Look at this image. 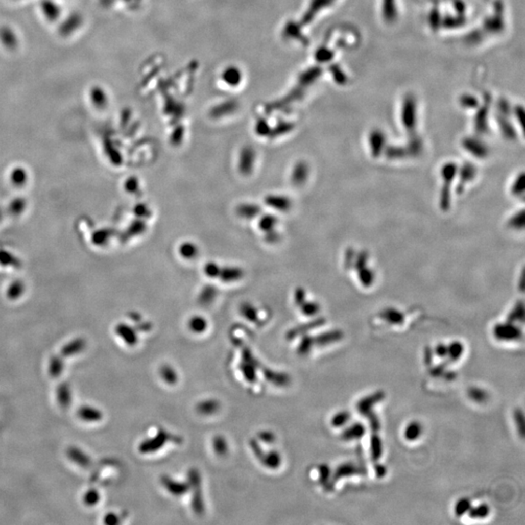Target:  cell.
<instances>
[{"mask_svg": "<svg viewBox=\"0 0 525 525\" xmlns=\"http://www.w3.org/2000/svg\"><path fill=\"white\" fill-rule=\"evenodd\" d=\"M493 336L500 342H515L522 338V332L515 323L508 321L495 325Z\"/></svg>", "mask_w": 525, "mask_h": 525, "instance_id": "6da1fadb", "label": "cell"}, {"mask_svg": "<svg viewBox=\"0 0 525 525\" xmlns=\"http://www.w3.org/2000/svg\"><path fill=\"white\" fill-rule=\"evenodd\" d=\"M171 439H176V437L169 434L165 431L161 430L155 437L150 438L146 441H143L139 445V451L141 454H149V452H155L158 449L162 448V445L165 444Z\"/></svg>", "mask_w": 525, "mask_h": 525, "instance_id": "7a4b0ae2", "label": "cell"}, {"mask_svg": "<svg viewBox=\"0 0 525 525\" xmlns=\"http://www.w3.org/2000/svg\"><path fill=\"white\" fill-rule=\"evenodd\" d=\"M384 398H385V393L384 391H376L374 393L364 397L357 403V405H356L358 413L361 415H364L365 417H367L368 415L374 413L373 409H374V405L380 403Z\"/></svg>", "mask_w": 525, "mask_h": 525, "instance_id": "3957f363", "label": "cell"}, {"mask_svg": "<svg viewBox=\"0 0 525 525\" xmlns=\"http://www.w3.org/2000/svg\"><path fill=\"white\" fill-rule=\"evenodd\" d=\"M256 162V153L251 147H244L241 155H240V161H238V171L244 175H250L254 170V165Z\"/></svg>", "mask_w": 525, "mask_h": 525, "instance_id": "277c9868", "label": "cell"}, {"mask_svg": "<svg viewBox=\"0 0 525 525\" xmlns=\"http://www.w3.org/2000/svg\"><path fill=\"white\" fill-rule=\"evenodd\" d=\"M366 474V470L362 468V467H359L357 465L353 464V463H344V464H341L340 466H338V468L336 469V471L333 472V475H332V485H333L335 482H337L338 480H341L343 478H347V476H352V475H365Z\"/></svg>", "mask_w": 525, "mask_h": 525, "instance_id": "5b68a950", "label": "cell"}, {"mask_svg": "<svg viewBox=\"0 0 525 525\" xmlns=\"http://www.w3.org/2000/svg\"><path fill=\"white\" fill-rule=\"evenodd\" d=\"M265 203L278 211H288L292 207L290 198L283 195H269L265 198Z\"/></svg>", "mask_w": 525, "mask_h": 525, "instance_id": "8992f818", "label": "cell"}, {"mask_svg": "<svg viewBox=\"0 0 525 525\" xmlns=\"http://www.w3.org/2000/svg\"><path fill=\"white\" fill-rule=\"evenodd\" d=\"M190 479L193 483L195 488V496L193 499V508L194 511L198 514H201L203 512V503H202V493H201V480H200V473H198L197 470H190Z\"/></svg>", "mask_w": 525, "mask_h": 525, "instance_id": "52a82bcc", "label": "cell"}, {"mask_svg": "<svg viewBox=\"0 0 525 525\" xmlns=\"http://www.w3.org/2000/svg\"><path fill=\"white\" fill-rule=\"evenodd\" d=\"M309 174V168L307 163L304 162H297L294 165L293 171L291 172V182L294 186L300 187L303 185Z\"/></svg>", "mask_w": 525, "mask_h": 525, "instance_id": "ba28073f", "label": "cell"}, {"mask_svg": "<svg viewBox=\"0 0 525 525\" xmlns=\"http://www.w3.org/2000/svg\"><path fill=\"white\" fill-rule=\"evenodd\" d=\"M366 432H367V428L365 425L360 422H355L353 424L347 426L344 429L342 433V439L346 442L357 441V440L362 439L366 435Z\"/></svg>", "mask_w": 525, "mask_h": 525, "instance_id": "9c48e42d", "label": "cell"}, {"mask_svg": "<svg viewBox=\"0 0 525 525\" xmlns=\"http://www.w3.org/2000/svg\"><path fill=\"white\" fill-rule=\"evenodd\" d=\"M244 272L237 267H223L220 269L218 278L223 282L231 283L243 279Z\"/></svg>", "mask_w": 525, "mask_h": 525, "instance_id": "30bf717a", "label": "cell"}, {"mask_svg": "<svg viewBox=\"0 0 525 525\" xmlns=\"http://www.w3.org/2000/svg\"><path fill=\"white\" fill-rule=\"evenodd\" d=\"M162 485L173 496H181L184 493H186L189 489V486L187 484L173 481L172 478H170L168 475L162 476Z\"/></svg>", "mask_w": 525, "mask_h": 525, "instance_id": "8fae6325", "label": "cell"}, {"mask_svg": "<svg viewBox=\"0 0 525 525\" xmlns=\"http://www.w3.org/2000/svg\"><path fill=\"white\" fill-rule=\"evenodd\" d=\"M262 211L261 207L256 203H241L237 205L235 212L236 215L242 217L243 219H253L256 218Z\"/></svg>", "mask_w": 525, "mask_h": 525, "instance_id": "7c38bea8", "label": "cell"}, {"mask_svg": "<svg viewBox=\"0 0 525 525\" xmlns=\"http://www.w3.org/2000/svg\"><path fill=\"white\" fill-rule=\"evenodd\" d=\"M344 338V333L339 330L330 331L326 333H320L316 337H313L314 345H327V344H333L339 341H341Z\"/></svg>", "mask_w": 525, "mask_h": 525, "instance_id": "4fadbf2b", "label": "cell"}, {"mask_svg": "<svg viewBox=\"0 0 525 525\" xmlns=\"http://www.w3.org/2000/svg\"><path fill=\"white\" fill-rule=\"evenodd\" d=\"M423 433V427L418 421H411L404 429V438L408 442L417 441Z\"/></svg>", "mask_w": 525, "mask_h": 525, "instance_id": "5bb4252c", "label": "cell"}, {"mask_svg": "<svg viewBox=\"0 0 525 525\" xmlns=\"http://www.w3.org/2000/svg\"><path fill=\"white\" fill-rule=\"evenodd\" d=\"M67 456L75 464L83 468H89L91 465V458L77 447H70L67 450Z\"/></svg>", "mask_w": 525, "mask_h": 525, "instance_id": "9a60e30c", "label": "cell"}, {"mask_svg": "<svg viewBox=\"0 0 525 525\" xmlns=\"http://www.w3.org/2000/svg\"><path fill=\"white\" fill-rule=\"evenodd\" d=\"M323 318H318V319H315L309 323L304 324V325H301V326H297L295 327L292 330H290L287 335H286V338L288 340H294L295 338H297L298 336L300 335H303V333L308 332V330H312L314 328H317L319 326H321L322 324H324Z\"/></svg>", "mask_w": 525, "mask_h": 525, "instance_id": "2e32d148", "label": "cell"}, {"mask_svg": "<svg viewBox=\"0 0 525 525\" xmlns=\"http://www.w3.org/2000/svg\"><path fill=\"white\" fill-rule=\"evenodd\" d=\"M116 333L121 338L122 340L129 345H134L137 343V335L134 330L125 324H120L116 327Z\"/></svg>", "mask_w": 525, "mask_h": 525, "instance_id": "e0dca14e", "label": "cell"}, {"mask_svg": "<svg viewBox=\"0 0 525 525\" xmlns=\"http://www.w3.org/2000/svg\"><path fill=\"white\" fill-rule=\"evenodd\" d=\"M78 416L80 419L87 422H97L101 421L102 419V414L100 410L88 405L82 407L79 409Z\"/></svg>", "mask_w": 525, "mask_h": 525, "instance_id": "ac0fdd59", "label": "cell"}, {"mask_svg": "<svg viewBox=\"0 0 525 525\" xmlns=\"http://www.w3.org/2000/svg\"><path fill=\"white\" fill-rule=\"evenodd\" d=\"M57 399L58 403L62 409H67L71 404V390L67 384H61L57 388Z\"/></svg>", "mask_w": 525, "mask_h": 525, "instance_id": "d6986e66", "label": "cell"}, {"mask_svg": "<svg viewBox=\"0 0 525 525\" xmlns=\"http://www.w3.org/2000/svg\"><path fill=\"white\" fill-rule=\"evenodd\" d=\"M86 347V342L83 339H77L63 346L61 349V355L63 357H70L80 353Z\"/></svg>", "mask_w": 525, "mask_h": 525, "instance_id": "ffe728a7", "label": "cell"}, {"mask_svg": "<svg viewBox=\"0 0 525 525\" xmlns=\"http://www.w3.org/2000/svg\"><path fill=\"white\" fill-rule=\"evenodd\" d=\"M379 316L386 322L393 325H401L404 320V314L395 308L384 309Z\"/></svg>", "mask_w": 525, "mask_h": 525, "instance_id": "44dd1931", "label": "cell"}, {"mask_svg": "<svg viewBox=\"0 0 525 525\" xmlns=\"http://www.w3.org/2000/svg\"><path fill=\"white\" fill-rule=\"evenodd\" d=\"M264 466L270 469H277L281 465V456L277 451H270L269 454H262V457L259 459Z\"/></svg>", "mask_w": 525, "mask_h": 525, "instance_id": "7402d4cb", "label": "cell"}, {"mask_svg": "<svg viewBox=\"0 0 525 525\" xmlns=\"http://www.w3.org/2000/svg\"><path fill=\"white\" fill-rule=\"evenodd\" d=\"M383 452H384V445H383L381 438L376 433H374L371 438V457H372L373 461L377 462L381 458Z\"/></svg>", "mask_w": 525, "mask_h": 525, "instance_id": "603a6c76", "label": "cell"}, {"mask_svg": "<svg viewBox=\"0 0 525 525\" xmlns=\"http://www.w3.org/2000/svg\"><path fill=\"white\" fill-rule=\"evenodd\" d=\"M217 288L212 285H206L202 288L200 296L198 298V302L202 305H207L212 303L217 296Z\"/></svg>", "mask_w": 525, "mask_h": 525, "instance_id": "cb8c5ba5", "label": "cell"}, {"mask_svg": "<svg viewBox=\"0 0 525 525\" xmlns=\"http://www.w3.org/2000/svg\"><path fill=\"white\" fill-rule=\"evenodd\" d=\"M464 344L459 341L451 342L450 344H447V357L449 361L456 362L458 361L462 355L464 353Z\"/></svg>", "mask_w": 525, "mask_h": 525, "instance_id": "d4e9b609", "label": "cell"}, {"mask_svg": "<svg viewBox=\"0 0 525 525\" xmlns=\"http://www.w3.org/2000/svg\"><path fill=\"white\" fill-rule=\"evenodd\" d=\"M241 314L247 321L252 323L259 324V313L258 309L251 303H243L240 307Z\"/></svg>", "mask_w": 525, "mask_h": 525, "instance_id": "484cf974", "label": "cell"}, {"mask_svg": "<svg viewBox=\"0 0 525 525\" xmlns=\"http://www.w3.org/2000/svg\"><path fill=\"white\" fill-rule=\"evenodd\" d=\"M178 250H179L180 256L187 260L196 258L199 254V247L191 242H185V243H181Z\"/></svg>", "mask_w": 525, "mask_h": 525, "instance_id": "4316f807", "label": "cell"}, {"mask_svg": "<svg viewBox=\"0 0 525 525\" xmlns=\"http://www.w3.org/2000/svg\"><path fill=\"white\" fill-rule=\"evenodd\" d=\"M490 507L487 504H480L475 507L472 506L468 512V515L472 519H485L490 515Z\"/></svg>", "mask_w": 525, "mask_h": 525, "instance_id": "83f0119b", "label": "cell"}, {"mask_svg": "<svg viewBox=\"0 0 525 525\" xmlns=\"http://www.w3.org/2000/svg\"><path fill=\"white\" fill-rule=\"evenodd\" d=\"M220 404L216 400H206L197 404V411L199 414L209 415L215 414L219 410Z\"/></svg>", "mask_w": 525, "mask_h": 525, "instance_id": "f1b7e54d", "label": "cell"}, {"mask_svg": "<svg viewBox=\"0 0 525 525\" xmlns=\"http://www.w3.org/2000/svg\"><path fill=\"white\" fill-rule=\"evenodd\" d=\"M189 329L195 333H202L207 329V321L202 316H193L188 322Z\"/></svg>", "mask_w": 525, "mask_h": 525, "instance_id": "f546056e", "label": "cell"}, {"mask_svg": "<svg viewBox=\"0 0 525 525\" xmlns=\"http://www.w3.org/2000/svg\"><path fill=\"white\" fill-rule=\"evenodd\" d=\"M351 420V414L347 411H341L333 415L331 418V425L333 428H343Z\"/></svg>", "mask_w": 525, "mask_h": 525, "instance_id": "4dcf8cb0", "label": "cell"}, {"mask_svg": "<svg viewBox=\"0 0 525 525\" xmlns=\"http://www.w3.org/2000/svg\"><path fill=\"white\" fill-rule=\"evenodd\" d=\"M468 397L476 404H484L488 399V393L479 387H471L468 389Z\"/></svg>", "mask_w": 525, "mask_h": 525, "instance_id": "1f68e13d", "label": "cell"}, {"mask_svg": "<svg viewBox=\"0 0 525 525\" xmlns=\"http://www.w3.org/2000/svg\"><path fill=\"white\" fill-rule=\"evenodd\" d=\"M63 371V362L62 359L59 356H54L50 359L49 362V374L52 377L57 378L62 374Z\"/></svg>", "mask_w": 525, "mask_h": 525, "instance_id": "d6a6232c", "label": "cell"}, {"mask_svg": "<svg viewBox=\"0 0 525 525\" xmlns=\"http://www.w3.org/2000/svg\"><path fill=\"white\" fill-rule=\"evenodd\" d=\"M160 374L162 376V380L164 383L169 384H174L177 383L178 380V375L177 373L174 371V369H172L171 366L169 365H164L161 368V371H160Z\"/></svg>", "mask_w": 525, "mask_h": 525, "instance_id": "836d02e7", "label": "cell"}, {"mask_svg": "<svg viewBox=\"0 0 525 525\" xmlns=\"http://www.w3.org/2000/svg\"><path fill=\"white\" fill-rule=\"evenodd\" d=\"M471 507H472V501L467 497H462V498L458 499L455 503V514L457 516L467 515L469 510L471 509Z\"/></svg>", "mask_w": 525, "mask_h": 525, "instance_id": "e575fe53", "label": "cell"}, {"mask_svg": "<svg viewBox=\"0 0 525 525\" xmlns=\"http://www.w3.org/2000/svg\"><path fill=\"white\" fill-rule=\"evenodd\" d=\"M276 224H277V218L273 215L268 214V215H264L262 217H261L260 222H259V228L262 230V232H270L275 229Z\"/></svg>", "mask_w": 525, "mask_h": 525, "instance_id": "d590c367", "label": "cell"}, {"mask_svg": "<svg viewBox=\"0 0 525 525\" xmlns=\"http://www.w3.org/2000/svg\"><path fill=\"white\" fill-rule=\"evenodd\" d=\"M523 318H524L523 303H516V305L514 307V309L512 311V313H510L509 316H508V321L512 322V323H515V322H518V321L522 322Z\"/></svg>", "mask_w": 525, "mask_h": 525, "instance_id": "8d00e7d4", "label": "cell"}, {"mask_svg": "<svg viewBox=\"0 0 525 525\" xmlns=\"http://www.w3.org/2000/svg\"><path fill=\"white\" fill-rule=\"evenodd\" d=\"M265 375H266V377H267L270 381H272V383L275 384H280V385H282V386L283 384H284V385H286V384H288V383L290 381L289 376H288L286 374L274 373V372H272V371L267 370V372L265 373Z\"/></svg>", "mask_w": 525, "mask_h": 525, "instance_id": "74e56055", "label": "cell"}, {"mask_svg": "<svg viewBox=\"0 0 525 525\" xmlns=\"http://www.w3.org/2000/svg\"><path fill=\"white\" fill-rule=\"evenodd\" d=\"M319 474V483L323 485L329 486L332 480V471L327 464L320 465L318 468Z\"/></svg>", "mask_w": 525, "mask_h": 525, "instance_id": "f35d334b", "label": "cell"}, {"mask_svg": "<svg viewBox=\"0 0 525 525\" xmlns=\"http://www.w3.org/2000/svg\"><path fill=\"white\" fill-rule=\"evenodd\" d=\"M313 346H314L313 337L304 336L301 341V344H299L298 353L300 355H307L313 349Z\"/></svg>", "mask_w": 525, "mask_h": 525, "instance_id": "ab89813d", "label": "cell"}, {"mask_svg": "<svg viewBox=\"0 0 525 525\" xmlns=\"http://www.w3.org/2000/svg\"><path fill=\"white\" fill-rule=\"evenodd\" d=\"M301 311L305 316H314L317 315L320 312V305L316 302H304L300 305Z\"/></svg>", "mask_w": 525, "mask_h": 525, "instance_id": "60d3db41", "label": "cell"}, {"mask_svg": "<svg viewBox=\"0 0 525 525\" xmlns=\"http://www.w3.org/2000/svg\"><path fill=\"white\" fill-rule=\"evenodd\" d=\"M213 448L217 455H226L228 451V444H227L226 440L221 436L215 437L213 439Z\"/></svg>", "mask_w": 525, "mask_h": 525, "instance_id": "b9f144b4", "label": "cell"}, {"mask_svg": "<svg viewBox=\"0 0 525 525\" xmlns=\"http://www.w3.org/2000/svg\"><path fill=\"white\" fill-rule=\"evenodd\" d=\"M220 269H221V267L218 264L208 262L204 265L203 272L205 273V275L208 276L209 278H217L220 273Z\"/></svg>", "mask_w": 525, "mask_h": 525, "instance_id": "7bdbcfd3", "label": "cell"}, {"mask_svg": "<svg viewBox=\"0 0 525 525\" xmlns=\"http://www.w3.org/2000/svg\"><path fill=\"white\" fill-rule=\"evenodd\" d=\"M100 492L96 489H90L84 495V503L87 506L97 505L100 501Z\"/></svg>", "mask_w": 525, "mask_h": 525, "instance_id": "ee69618b", "label": "cell"}, {"mask_svg": "<svg viewBox=\"0 0 525 525\" xmlns=\"http://www.w3.org/2000/svg\"><path fill=\"white\" fill-rule=\"evenodd\" d=\"M515 425L517 427L518 433L523 438L524 437V415L521 410L516 409L514 413Z\"/></svg>", "mask_w": 525, "mask_h": 525, "instance_id": "f6af8a7d", "label": "cell"}, {"mask_svg": "<svg viewBox=\"0 0 525 525\" xmlns=\"http://www.w3.org/2000/svg\"><path fill=\"white\" fill-rule=\"evenodd\" d=\"M367 418L369 419V422H370V426H371L372 431H373L374 433L378 432V431H379V429H380V427H381L378 416H377L376 414H374V413H372L370 415H368V416H367Z\"/></svg>", "mask_w": 525, "mask_h": 525, "instance_id": "bcb514c9", "label": "cell"}, {"mask_svg": "<svg viewBox=\"0 0 525 525\" xmlns=\"http://www.w3.org/2000/svg\"><path fill=\"white\" fill-rule=\"evenodd\" d=\"M359 275H360L359 277L361 279V282L366 286H370L371 283L373 282V280H374V274L371 271H361Z\"/></svg>", "mask_w": 525, "mask_h": 525, "instance_id": "7dc6e473", "label": "cell"}, {"mask_svg": "<svg viewBox=\"0 0 525 525\" xmlns=\"http://www.w3.org/2000/svg\"><path fill=\"white\" fill-rule=\"evenodd\" d=\"M437 357L441 358V359H444L447 357V344H438L435 347L434 351H433Z\"/></svg>", "mask_w": 525, "mask_h": 525, "instance_id": "c3c4849f", "label": "cell"}, {"mask_svg": "<svg viewBox=\"0 0 525 525\" xmlns=\"http://www.w3.org/2000/svg\"><path fill=\"white\" fill-rule=\"evenodd\" d=\"M304 302H305V291L303 290V288L300 287L295 291V303L298 306H300Z\"/></svg>", "mask_w": 525, "mask_h": 525, "instance_id": "681fc988", "label": "cell"}, {"mask_svg": "<svg viewBox=\"0 0 525 525\" xmlns=\"http://www.w3.org/2000/svg\"><path fill=\"white\" fill-rule=\"evenodd\" d=\"M279 238H280V235L275 230L266 232V235H265L266 242L269 243H277L279 241Z\"/></svg>", "mask_w": 525, "mask_h": 525, "instance_id": "f907efd6", "label": "cell"}, {"mask_svg": "<svg viewBox=\"0 0 525 525\" xmlns=\"http://www.w3.org/2000/svg\"><path fill=\"white\" fill-rule=\"evenodd\" d=\"M523 189H524V176L521 174L517 180L515 182V187H514V192L515 194H517V196L519 194H522L523 193Z\"/></svg>", "mask_w": 525, "mask_h": 525, "instance_id": "816d5d0a", "label": "cell"}, {"mask_svg": "<svg viewBox=\"0 0 525 525\" xmlns=\"http://www.w3.org/2000/svg\"><path fill=\"white\" fill-rule=\"evenodd\" d=\"M445 370H446L445 364H440V365H438V366H436V367L431 369L430 374H432L435 377H439V376L444 375V373H445Z\"/></svg>", "mask_w": 525, "mask_h": 525, "instance_id": "f5cc1de1", "label": "cell"}, {"mask_svg": "<svg viewBox=\"0 0 525 525\" xmlns=\"http://www.w3.org/2000/svg\"><path fill=\"white\" fill-rule=\"evenodd\" d=\"M135 213L141 217H150V210L145 204H139L137 207H135Z\"/></svg>", "mask_w": 525, "mask_h": 525, "instance_id": "db71d44e", "label": "cell"}, {"mask_svg": "<svg viewBox=\"0 0 525 525\" xmlns=\"http://www.w3.org/2000/svg\"><path fill=\"white\" fill-rule=\"evenodd\" d=\"M374 473L377 478H384L387 474V468L383 464L375 463L374 465Z\"/></svg>", "mask_w": 525, "mask_h": 525, "instance_id": "11a10c76", "label": "cell"}, {"mask_svg": "<svg viewBox=\"0 0 525 525\" xmlns=\"http://www.w3.org/2000/svg\"><path fill=\"white\" fill-rule=\"evenodd\" d=\"M104 523L108 525H114L119 523V518L115 514H108L104 516Z\"/></svg>", "mask_w": 525, "mask_h": 525, "instance_id": "9f6ffc18", "label": "cell"}, {"mask_svg": "<svg viewBox=\"0 0 525 525\" xmlns=\"http://www.w3.org/2000/svg\"><path fill=\"white\" fill-rule=\"evenodd\" d=\"M259 436H260V438H261L262 442H265V443L272 444V443L274 442V435L272 432L265 431V432H261Z\"/></svg>", "mask_w": 525, "mask_h": 525, "instance_id": "6f0895ef", "label": "cell"}, {"mask_svg": "<svg viewBox=\"0 0 525 525\" xmlns=\"http://www.w3.org/2000/svg\"><path fill=\"white\" fill-rule=\"evenodd\" d=\"M522 214H523V213L520 212L519 214L515 215V217L513 218V220L511 221V222H512L511 223V225H512V226H514V227H517V228H518V227H521V228H522V227H523V217H522V218H519V216H521Z\"/></svg>", "mask_w": 525, "mask_h": 525, "instance_id": "680465c9", "label": "cell"}, {"mask_svg": "<svg viewBox=\"0 0 525 525\" xmlns=\"http://www.w3.org/2000/svg\"><path fill=\"white\" fill-rule=\"evenodd\" d=\"M127 186H128V190L130 192H135L138 188V182L135 178H131L127 183Z\"/></svg>", "mask_w": 525, "mask_h": 525, "instance_id": "91938a15", "label": "cell"}, {"mask_svg": "<svg viewBox=\"0 0 525 525\" xmlns=\"http://www.w3.org/2000/svg\"><path fill=\"white\" fill-rule=\"evenodd\" d=\"M432 361H433V350L427 347L425 349L424 362L427 365H430L432 363Z\"/></svg>", "mask_w": 525, "mask_h": 525, "instance_id": "94428289", "label": "cell"}]
</instances>
